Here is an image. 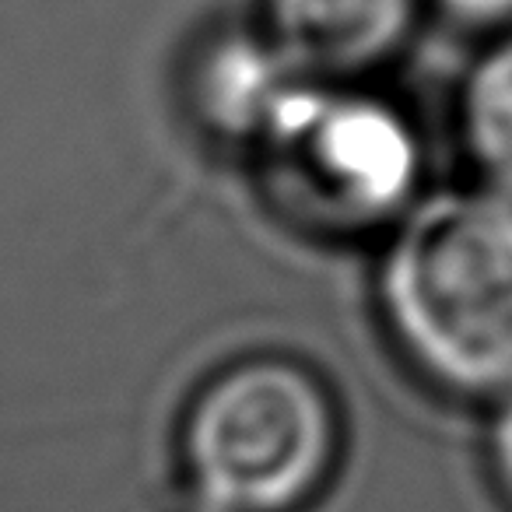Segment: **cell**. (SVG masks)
Returning a JSON list of instances; mask_svg holds the SVG:
<instances>
[{
	"label": "cell",
	"mask_w": 512,
	"mask_h": 512,
	"mask_svg": "<svg viewBox=\"0 0 512 512\" xmlns=\"http://www.w3.org/2000/svg\"><path fill=\"white\" fill-rule=\"evenodd\" d=\"M460 134L484 186L512 197V32L470 67L460 92Z\"/></svg>",
	"instance_id": "obj_6"
},
{
	"label": "cell",
	"mask_w": 512,
	"mask_h": 512,
	"mask_svg": "<svg viewBox=\"0 0 512 512\" xmlns=\"http://www.w3.org/2000/svg\"><path fill=\"white\" fill-rule=\"evenodd\" d=\"M327 386L288 358H246L200 390L186 414L183 456L193 491L225 512H292L337 460Z\"/></svg>",
	"instance_id": "obj_2"
},
{
	"label": "cell",
	"mask_w": 512,
	"mask_h": 512,
	"mask_svg": "<svg viewBox=\"0 0 512 512\" xmlns=\"http://www.w3.org/2000/svg\"><path fill=\"white\" fill-rule=\"evenodd\" d=\"M397 348L456 397L512 390V197L491 186L411 204L379 260Z\"/></svg>",
	"instance_id": "obj_1"
},
{
	"label": "cell",
	"mask_w": 512,
	"mask_h": 512,
	"mask_svg": "<svg viewBox=\"0 0 512 512\" xmlns=\"http://www.w3.org/2000/svg\"><path fill=\"white\" fill-rule=\"evenodd\" d=\"M418 0H267V36L309 78H348L404 46Z\"/></svg>",
	"instance_id": "obj_4"
},
{
	"label": "cell",
	"mask_w": 512,
	"mask_h": 512,
	"mask_svg": "<svg viewBox=\"0 0 512 512\" xmlns=\"http://www.w3.org/2000/svg\"><path fill=\"white\" fill-rule=\"evenodd\" d=\"M193 512H225V509H214V505H204V502H200V505H197V509H193Z\"/></svg>",
	"instance_id": "obj_9"
},
{
	"label": "cell",
	"mask_w": 512,
	"mask_h": 512,
	"mask_svg": "<svg viewBox=\"0 0 512 512\" xmlns=\"http://www.w3.org/2000/svg\"><path fill=\"white\" fill-rule=\"evenodd\" d=\"M267 176L320 225L400 221L421 183V141L397 106L302 78L256 141Z\"/></svg>",
	"instance_id": "obj_3"
},
{
	"label": "cell",
	"mask_w": 512,
	"mask_h": 512,
	"mask_svg": "<svg viewBox=\"0 0 512 512\" xmlns=\"http://www.w3.org/2000/svg\"><path fill=\"white\" fill-rule=\"evenodd\" d=\"M463 22H502L512 18V0H442Z\"/></svg>",
	"instance_id": "obj_8"
},
{
	"label": "cell",
	"mask_w": 512,
	"mask_h": 512,
	"mask_svg": "<svg viewBox=\"0 0 512 512\" xmlns=\"http://www.w3.org/2000/svg\"><path fill=\"white\" fill-rule=\"evenodd\" d=\"M488 453H491V467H495L498 484H502L512 502V390L505 393V397H498V411H495L491 435H488Z\"/></svg>",
	"instance_id": "obj_7"
},
{
	"label": "cell",
	"mask_w": 512,
	"mask_h": 512,
	"mask_svg": "<svg viewBox=\"0 0 512 512\" xmlns=\"http://www.w3.org/2000/svg\"><path fill=\"white\" fill-rule=\"evenodd\" d=\"M302 78L271 36L225 32L193 67V106L211 134L256 144Z\"/></svg>",
	"instance_id": "obj_5"
}]
</instances>
